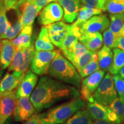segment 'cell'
<instances>
[{
  "label": "cell",
  "instance_id": "1",
  "mask_svg": "<svg viewBox=\"0 0 124 124\" xmlns=\"http://www.w3.org/2000/svg\"><path fill=\"white\" fill-rule=\"evenodd\" d=\"M80 96L77 87L53 78L43 76L40 79L30 100L37 113L50 108L55 103Z\"/></svg>",
  "mask_w": 124,
  "mask_h": 124
},
{
  "label": "cell",
  "instance_id": "2",
  "mask_svg": "<svg viewBox=\"0 0 124 124\" xmlns=\"http://www.w3.org/2000/svg\"><path fill=\"white\" fill-rule=\"evenodd\" d=\"M48 74L50 77L79 89L81 78L77 69L60 51L49 66Z\"/></svg>",
  "mask_w": 124,
  "mask_h": 124
},
{
  "label": "cell",
  "instance_id": "3",
  "mask_svg": "<svg viewBox=\"0 0 124 124\" xmlns=\"http://www.w3.org/2000/svg\"><path fill=\"white\" fill-rule=\"evenodd\" d=\"M86 106V101L80 96L68 100L46 112L40 113L43 124H64L75 113Z\"/></svg>",
  "mask_w": 124,
  "mask_h": 124
},
{
  "label": "cell",
  "instance_id": "4",
  "mask_svg": "<svg viewBox=\"0 0 124 124\" xmlns=\"http://www.w3.org/2000/svg\"><path fill=\"white\" fill-rule=\"evenodd\" d=\"M117 97L113 75L107 72L93 94V100L102 105L108 106Z\"/></svg>",
  "mask_w": 124,
  "mask_h": 124
},
{
  "label": "cell",
  "instance_id": "5",
  "mask_svg": "<svg viewBox=\"0 0 124 124\" xmlns=\"http://www.w3.org/2000/svg\"><path fill=\"white\" fill-rule=\"evenodd\" d=\"M58 50L36 51L30 64V70L38 75L48 74L51 62Z\"/></svg>",
  "mask_w": 124,
  "mask_h": 124
},
{
  "label": "cell",
  "instance_id": "6",
  "mask_svg": "<svg viewBox=\"0 0 124 124\" xmlns=\"http://www.w3.org/2000/svg\"><path fill=\"white\" fill-rule=\"evenodd\" d=\"M105 75V71L100 69L83 78L81 82L79 91L80 97L82 100L86 102L93 100V94L97 89Z\"/></svg>",
  "mask_w": 124,
  "mask_h": 124
},
{
  "label": "cell",
  "instance_id": "7",
  "mask_svg": "<svg viewBox=\"0 0 124 124\" xmlns=\"http://www.w3.org/2000/svg\"><path fill=\"white\" fill-rule=\"evenodd\" d=\"M86 107L93 120H103L117 124L121 123V119L108 106L102 105L93 100L88 102Z\"/></svg>",
  "mask_w": 124,
  "mask_h": 124
},
{
  "label": "cell",
  "instance_id": "8",
  "mask_svg": "<svg viewBox=\"0 0 124 124\" xmlns=\"http://www.w3.org/2000/svg\"><path fill=\"white\" fill-rule=\"evenodd\" d=\"M110 21L105 15L93 16L89 19L78 25L80 35L87 33H97L104 32L109 27Z\"/></svg>",
  "mask_w": 124,
  "mask_h": 124
},
{
  "label": "cell",
  "instance_id": "9",
  "mask_svg": "<svg viewBox=\"0 0 124 124\" xmlns=\"http://www.w3.org/2000/svg\"><path fill=\"white\" fill-rule=\"evenodd\" d=\"M63 10L59 3L54 1L46 5L40 12L38 21L43 26L48 25L61 20L63 17Z\"/></svg>",
  "mask_w": 124,
  "mask_h": 124
},
{
  "label": "cell",
  "instance_id": "10",
  "mask_svg": "<svg viewBox=\"0 0 124 124\" xmlns=\"http://www.w3.org/2000/svg\"><path fill=\"white\" fill-rule=\"evenodd\" d=\"M16 90L1 93L0 124H4L7 119L13 114L17 99L16 95Z\"/></svg>",
  "mask_w": 124,
  "mask_h": 124
},
{
  "label": "cell",
  "instance_id": "11",
  "mask_svg": "<svg viewBox=\"0 0 124 124\" xmlns=\"http://www.w3.org/2000/svg\"><path fill=\"white\" fill-rule=\"evenodd\" d=\"M36 113L29 98L21 97L17 99L16 105L13 113V118L15 121L23 122L27 121Z\"/></svg>",
  "mask_w": 124,
  "mask_h": 124
},
{
  "label": "cell",
  "instance_id": "12",
  "mask_svg": "<svg viewBox=\"0 0 124 124\" xmlns=\"http://www.w3.org/2000/svg\"><path fill=\"white\" fill-rule=\"evenodd\" d=\"M70 25L63 21H58L46 25L51 42L60 48L63 40L69 32Z\"/></svg>",
  "mask_w": 124,
  "mask_h": 124
},
{
  "label": "cell",
  "instance_id": "13",
  "mask_svg": "<svg viewBox=\"0 0 124 124\" xmlns=\"http://www.w3.org/2000/svg\"><path fill=\"white\" fill-rule=\"evenodd\" d=\"M38 80V75L32 71L28 70L19 86L16 89V95L17 98L21 97H30L31 93L36 86Z\"/></svg>",
  "mask_w": 124,
  "mask_h": 124
},
{
  "label": "cell",
  "instance_id": "14",
  "mask_svg": "<svg viewBox=\"0 0 124 124\" xmlns=\"http://www.w3.org/2000/svg\"><path fill=\"white\" fill-rule=\"evenodd\" d=\"M63 10V21L72 23L77 20L80 9V0H58Z\"/></svg>",
  "mask_w": 124,
  "mask_h": 124
},
{
  "label": "cell",
  "instance_id": "15",
  "mask_svg": "<svg viewBox=\"0 0 124 124\" xmlns=\"http://www.w3.org/2000/svg\"><path fill=\"white\" fill-rule=\"evenodd\" d=\"M15 52L16 48L11 40L1 39L0 41V67L1 69H5L8 67Z\"/></svg>",
  "mask_w": 124,
  "mask_h": 124
},
{
  "label": "cell",
  "instance_id": "16",
  "mask_svg": "<svg viewBox=\"0 0 124 124\" xmlns=\"http://www.w3.org/2000/svg\"><path fill=\"white\" fill-rule=\"evenodd\" d=\"M24 77L16 72L8 71L0 81V91L4 93L16 90Z\"/></svg>",
  "mask_w": 124,
  "mask_h": 124
},
{
  "label": "cell",
  "instance_id": "17",
  "mask_svg": "<svg viewBox=\"0 0 124 124\" xmlns=\"http://www.w3.org/2000/svg\"><path fill=\"white\" fill-rule=\"evenodd\" d=\"M20 8H22V13L18 17L21 20L23 27L33 25L36 17L39 14L35 5L30 0H27Z\"/></svg>",
  "mask_w": 124,
  "mask_h": 124
},
{
  "label": "cell",
  "instance_id": "18",
  "mask_svg": "<svg viewBox=\"0 0 124 124\" xmlns=\"http://www.w3.org/2000/svg\"><path fill=\"white\" fill-rule=\"evenodd\" d=\"M79 40L88 50L96 52L101 48L103 43V37L100 32L83 33L80 35Z\"/></svg>",
  "mask_w": 124,
  "mask_h": 124
},
{
  "label": "cell",
  "instance_id": "19",
  "mask_svg": "<svg viewBox=\"0 0 124 124\" xmlns=\"http://www.w3.org/2000/svg\"><path fill=\"white\" fill-rule=\"evenodd\" d=\"M80 36L79 29L78 26L73 24L70 25L69 32L63 40L60 49L62 53L67 52L72 48L76 43L79 41Z\"/></svg>",
  "mask_w": 124,
  "mask_h": 124
},
{
  "label": "cell",
  "instance_id": "20",
  "mask_svg": "<svg viewBox=\"0 0 124 124\" xmlns=\"http://www.w3.org/2000/svg\"><path fill=\"white\" fill-rule=\"evenodd\" d=\"M32 25L25 26L21 32L13 39L12 43L16 49H21L28 47L31 44V36L32 35Z\"/></svg>",
  "mask_w": 124,
  "mask_h": 124
},
{
  "label": "cell",
  "instance_id": "21",
  "mask_svg": "<svg viewBox=\"0 0 124 124\" xmlns=\"http://www.w3.org/2000/svg\"><path fill=\"white\" fill-rule=\"evenodd\" d=\"M35 48L36 51H52L54 49V46L49 38L46 26L41 28L35 42Z\"/></svg>",
  "mask_w": 124,
  "mask_h": 124
},
{
  "label": "cell",
  "instance_id": "22",
  "mask_svg": "<svg viewBox=\"0 0 124 124\" xmlns=\"http://www.w3.org/2000/svg\"><path fill=\"white\" fill-rule=\"evenodd\" d=\"M97 55L100 69L104 71H108L113 61V51L110 48L103 45V46L97 52Z\"/></svg>",
  "mask_w": 124,
  "mask_h": 124
},
{
  "label": "cell",
  "instance_id": "23",
  "mask_svg": "<svg viewBox=\"0 0 124 124\" xmlns=\"http://www.w3.org/2000/svg\"><path fill=\"white\" fill-rule=\"evenodd\" d=\"M93 119L86 106L77 111L67 121L66 124H92Z\"/></svg>",
  "mask_w": 124,
  "mask_h": 124
},
{
  "label": "cell",
  "instance_id": "24",
  "mask_svg": "<svg viewBox=\"0 0 124 124\" xmlns=\"http://www.w3.org/2000/svg\"><path fill=\"white\" fill-rule=\"evenodd\" d=\"M113 58L112 63L108 69V72L111 75H117L124 67V51L118 48L113 49Z\"/></svg>",
  "mask_w": 124,
  "mask_h": 124
},
{
  "label": "cell",
  "instance_id": "25",
  "mask_svg": "<svg viewBox=\"0 0 124 124\" xmlns=\"http://www.w3.org/2000/svg\"><path fill=\"white\" fill-rule=\"evenodd\" d=\"M109 29L119 37H124V13L110 15Z\"/></svg>",
  "mask_w": 124,
  "mask_h": 124
},
{
  "label": "cell",
  "instance_id": "26",
  "mask_svg": "<svg viewBox=\"0 0 124 124\" xmlns=\"http://www.w3.org/2000/svg\"><path fill=\"white\" fill-rule=\"evenodd\" d=\"M88 51L89 50L82 43L78 41L72 49L62 54L74 65L77 60Z\"/></svg>",
  "mask_w": 124,
  "mask_h": 124
},
{
  "label": "cell",
  "instance_id": "27",
  "mask_svg": "<svg viewBox=\"0 0 124 124\" xmlns=\"http://www.w3.org/2000/svg\"><path fill=\"white\" fill-rule=\"evenodd\" d=\"M102 12H103V10H101V9L90 8L83 6L82 8H80L77 20L73 25L75 26L78 25L81 23L89 19L93 16L100 15Z\"/></svg>",
  "mask_w": 124,
  "mask_h": 124
},
{
  "label": "cell",
  "instance_id": "28",
  "mask_svg": "<svg viewBox=\"0 0 124 124\" xmlns=\"http://www.w3.org/2000/svg\"><path fill=\"white\" fill-rule=\"evenodd\" d=\"M103 12H108L110 15L124 13V0H108L105 2Z\"/></svg>",
  "mask_w": 124,
  "mask_h": 124
},
{
  "label": "cell",
  "instance_id": "29",
  "mask_svg": "<svg viewBox=\"0 0 124 124\" xmlns=\"http://www.w3.org/2000/svg\"><path fill=\"white\" fill-rule=\"evenodd\" d=\"M24 60L23 56V49H16V52L13 59L8 67V71L10 72H16L17 73L24 75L21 73V70L22 68Z\"/></svg>",
  "mask_w": 124,
  "mask_h": 124
},
{
  "label": "cell",
  "instance_id": "30",
  "mask_svg": "<svg viewBox=\"0 0 124 124\" xmlns=\"http://www.w3.org/2000/svg\"><path fill=\"white\" fill-rule=\"evenodd\" d=\"M100 69V68L99 66L98 60L97 52H95L91 61L78 72L81 79H83Z\"/></svg>",
  "mask_w": 124,
  "mask_h": 124
},
{
  "label": "cell",
  "instance_id": "31",
  "mask_svg": "<svg viewBox=\"0 0 124 124\" xmlns=\"http://www.w3.org/2000/svg\"><path fill=\"white\" fill-rule=\"evenodd\" d=\"M23 49L24 60H23V64L21 70V73L25 75L29 67H30L31 60L33 58L36 49L35 48V46L33 44H31L29 46L24 48Z\"/></svg>",
  "mask_w": 124,
  "mask_h": 124
},
{
  "label": "cell",
  "instance_id": "32",
  "mask_svg": "<svg viewBox=\"0 0 124 124\" xmlns=\"http://www.w3.org/2000/svg\"><path fill=\"white\" fill-rule=\"evenodd\" d=\"M8 10L2 0H0V39L2 38L8 28L11 25L7 17Z\"/></svg>",
  "mask_w": 124,
  "mask_h": 124
},
{
  "label": "cell",
  "instance_id": "33",
  "mask_svg": "<svg viewBox=\"0 0 124 124\" xmlns=\"http://www.w3.org/2000/svg\"><path fill=\"white\" fill-rule=\"evenodd\" d=\"M23 28V27L22 24H21V20L18 17L17 21L15 24L13 25L11 24L8 28L4 35L3 36L1 39H3L9 40L13 39L19 34Z\"/></svg>",
  "mask_w": 124,
  "mask_h": 124
},
{
  "label": "cell",
  "instance_id": "34",
  "mask_svg": "<svg viewBox=\"0 0 124 124\" xmlns=\"http://www.w3.org/2000/svg\"><path fill=\"white\" fill-rule=\"evenodd\" d=\"M103 42L104 45L110 48H117L118 40L120 37L114 33L110 29H106L103 33Z\"/></svg>",
  "mask_w": 124,
  "mask_h": 124
},
{
  "label": "cell",
  "instance_id": "35",
  "mask_svg": "<svg viewBox=\"0 0 124 124\" xmlns=\"http://www.w3.org/2000/svg\"><path fill=\"white\" fill-rule=\"evenodd\" d=\"M108 106L117 114L121 120L124 121V101L117 97Z\"/></svg>",
  "mask_w": 124,
  "mask_h": 124
},
{
  "label": "cell",
  "instance_id": "36",
  "mask_svg": "<svg viewBox=\"0 0 124 124\" xmlns=\"http://www.w3.org/2000/svg\"><path fill=\"white\" fill-rule=\"evenodd\" d=\"M95 52H91V51H88L82 56L80 58L77 60V62L74 65L75 67L77 69L78 71H80V70L83 69L84 67L88 64L91 60L92 59L93 55Z\"/></svg>",
  "mask_w": 124,
  "mask_h": 124
},
{
  "label": "cell",
  "instance_id": "37",
  "mask_svg": "<svg viewBox=\"0 0 124 124\" xmlns=\"http://www.w3.org/2000/svg\"><path fill=\"white\" fill-rule=\"evenodd\" d=\"M113 79L118 96L124 101V79L118 74L113 75Z\"/></svg>",
  "mask_w": 124,
  "mask_h": 124
},
{
  "label": "cell",
  "instance_id": "38",
  "mask_svg": "<svg viewBox=\"0 0 124 124\" xmlns=\"http://www.w3.org/2000/svg\"><path fill=\"white\" fill-rule=\"evenodd\" d=\"M84 7L103 10L106 0H80Z\"/></svg>",
  "mask_w": 124,
  "mask_h": 124
},
{
  "label": "cell",
  "instance_id": "39",
  "mask_svg": "<svg viewBox=\"0 0 124 124\" xmlns=\"http://www.w3.org/2000/svg\"><path fill=\"white\" fill-rule=\"evenodd\" d=\"M37 8L39 13L44 8L51 2L56 1V0H30Z\"/></svg>",
  "mask_w": 124,
  "mask_h": 124
},
{
  "label": "cell",
  "instance_id": "40",
  "mask_svg": "<svg viewBox=\"0 0 124 124\" xmlns=\"http://www.w3.org/2000/svg\"><path fill=\"white\" fill-rule=\"evenodd\" d=\"M25 124H43L40 114L35 113L26 121Z\"/></svg>",
  "mask_w": 124,
  "mask_h": 124
},
{
  "label": "cell",
  "instance_id": "41",
  "mask_svg": "<svg viewBox=\"0 0 124 124\" xmlns=\"http://www.w3.org/2000/svg\"><path fill=\"white\" fill-rule=\"evenodd\" d=\"M20 0H2L8 10L9 9H17V4Z\"/></svg>",
  "mask_w": 124,
  "mask_h": 124
},
{
  "label": "cell",
  "instance_id": "42",
  "mask_svg": "<svg viewBox=\"0 0 124 124\" xmlns=\"http://www.w3.org/2000/svg\"><path fill=\"white\" fill-rule=\"evenodd\" d=\"M117 48L124 51V37H120L118 40Z\"/></svg>",
  "mask_w": 124,
  "mask_h": 124
},
{
  "label": "cell",
  "instance_id": "43",
  "mask_svg": "<svg viewBox=\"0 0 124 124\" xmlns=\"http://www.w3.org/2000/svg\"><path fill=\"white\" fill-rule=\"evenodd\" d=\"M92 124H117L113 122L108 121L106 120H93Z\"/></svg>",
  "mask_w": 124,
  "mask_h": 124
},
{
  "label": "cell",
  "instance_id": "44",
  "mask_svg": "<svg viewBox=\"0 0 124 124\" xmlns=\"http://www.w3.org/2000/svg\"><path fill=\"white\" fill-rule=\"evenodd\" d=\"M119 75H120V77L124 79V67L122 68L121 70L120 71V72H119Z\"/></svg>",
  "mask_w": 124,
  "mask_h": 124
},
{
  "label": "cell",
  "instance_id": "45",
  "mask_svg": "<svg viewBox=\"0 0 124 124\" xmlns=\"http://www.w3.org/2000/svg\"><path fill=\"white\" fill-rule=\"evenodd\" d=\"M27 1V0H20L19 2H18V4H17V9L21 7V5H23L24 2H25Z\"/></svg>",
  "mask_w": 124,
  "mask_h": 124
},
{
  "label": "cell",
  "instance_id": "46",
  "mask_svg": "<svg viewBox=\"0 0 124 124\" xmlns=\"http://www.w3.org/2000/svg\"><path fill=\"white\" fill-rule=\"evenodd\" d=\"M0 119H1V103H0Z\"/></svg>",
  "mask_w": 124,
  "mask_h": 124
},
{
  "label": "cell",
  "instance_id": "47",
  "mask_svg": "<svg viewBox=\"0 0 124 124\" xmlns=\"http://www.w3.org/2000/svg\"><path fill=\"white\" fill-rule=\"evenodd\" d=\"M1 91H0V95H1Z\"/></svg>",
  "mask_w": 124,
  "mask_h": 124
},
{
  "label": "cell",
  "instance_id": "48",
  "mask_svg": "<svg viewBox=\"0 0 124 124\" xmlns=\"http://www.w3.org/2000/svg\"></svg>",
  "mask_w": 124,
  "mask_h": 124
},
{
  "label": "cell",
  "instance_id": "49",
  "mask_svg": "<svg viewBox=\"0 0 124 124\" xmlns=\"http://www.w3.org/2000/svg\"><path fill=\"white\" fill-rule=\"evenodd\" d=\"M106 1H108V0H106Z\"/></svg>",
  "mask_w": 124,
  "mask_h": 124
}]
</instances>
